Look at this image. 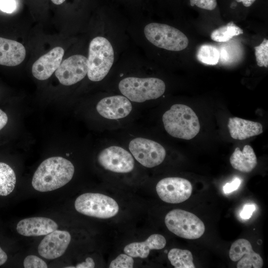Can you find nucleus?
Listing matches in <instances>:
<instances>
[{
	"instance_id": "f257e3e1",
	"label": "nucleus",
	"mask_w": 268,
	"mask_h": 268,
	"mask_svg": "<svg viewBox=\"0 0 268 268\" xmlns=\"http://www.w3.org/2000/svg\"><path fill=\"white\" fill-rule=\"evenodd\" d=\"M74 168L68 160L54 156L44 160L35 172L33 188L40 192L57 190L67 184L72 178Z\"/></svg>"
},
{
	"instance_id": "f03ea898",
	"label": "nucleus",
	"mask_w": 268,
	"mask_h": 268,
	"mask_svg": "<svg viewBox=\"0 0 268 268\" xmlns=\"http://www.w3.org/2000/svg\"><path fill=\"white\" fill-rule=\"evenodd\" d=\"M162 121L166 132L176 138L192 139L200 130L197 115L190 107L183 104L172 105L163 114Z\"/></svg>"
},
{
	"instance_id": "7ed1b4c3",
	"label": "nucleus",
	"mask_w": 268,
	"mask_h": 268,
	"mask_svg": "<svg viewBox=\"0 0 268 268\" xmlns=\"http://www.w3.org/2000/svg\"><path fill=\"white\" fill-rule=\"evenodd\" d=\"M114 62V51L105 37L97 36L90 42L87 58L88 78L92 81L102 80L107 75Z\"/></svg>"
},
{
	"instance_id": "20e7f679",
	"label": "nucleus",
	"mask_w": 268,
	"mask_h": 268,
	"mask_svg": "<svg viewBox=\"0 0 268 268\" xmlns=\"http://www.w3.org/2000/svg\"><path fill=\"white\" fill-rule=\"evenodd\" d=\"M118 87L129 100L139 103L160 97L166 89L164 82L156 77H128L121 80Z\"/></svg>"
},
{
	"instance_id": "39448f33",
	"label": "nucleus",
	"mask_w": 268,
	"mask_h": 268,
	"mask_svg": "<svg viewBox=\"0 0 268 268\" xmlns=\"http://www.w3.org/2000/svg\"><path fill=\"white\" fill-rule=\"evenodd\" d=\"M146 39L154 46L171 51H180L189 44L187 37L179 29L167 24L152 22L143 29Z\"/></svg>"
},
{
	"instance_id": "423d86ee",
	"label": "nucleus",
	"mask_w": 268,
	"mask_h": 268,
	"mask_svg": "<svg viewBox=\"0 0 268 268\" xmlns=\"http://www.w3.org/2000/svg\"><path fill=\"white\" fill-rule=\"evenodd\" d=\"M74 207L79 213L98 218H109L119 212L118 204L106 195L87 193L78 196L74 201Z\"/></svg>"
},
{
	"instance_id": "0eeeda50",
	"label": "nucleus",
	"mask_w": 268,
	"mask_h": 268,
	"mask_svg": "<svg viewBox=\"0 0 268 268\" xmlns=\"http://www.w3.org/2000/svg\"><path fill=\"white\" fill-rule=\"evenodd\" d=\"M165 223L170 231L187 239L199 238L205 231L203 222L197 215L180 209L168 212L165 217Z\"/></svg>"
},
{
	"instance_id": "6e6552de",
	"label": "nucleus",
	"mask_w": 268,
	"mask_h": 268,
	"mask_svg": "<svg viewBox=\"0 0 268 268\" xmlns=\"http://www.w3.org/2000/svg\"><path fill=\"white\" fill-rule=\"evenodd\" d=\"M129 150L142 165L152 168L160 164L166 156L165 148L159 143L147 138L137 137L132 140Z\"/></svg>"
},
{
	"instance_id": "1a4fd4ad",
	"label": "nucleus",
	"mask_w": 268,
	"mask_h": 268,
	"mask_svg": "<svg viewBox=\"0 0 268 268\" xmlns=\"http://www.w3.org/2000/svg\"><path fill=\"white\" fill-rule=\"evenodd\" d=\"M192 190V185L189 180L179 177L162 179L156 186L157 193L161 200L170 203L185 201L190 197Z\"/></svg>"
},
{
	"instance_id": "9d476101",
	"label": "nucleus",
	"mask_w": 268,
	"mask_h": 268,
	"mask_svg": "<svg viewBox=\"0 0 268 268\" xmlns=\"http://www.w3.org/2000/svg\"><path fill=\"white\" fill-rule=\"evenodd\" d=\"M98 161L104 169L116 173L130 172L134 166L130 153L117 146H111L102 150L98 156Z\"/></svg>"
},
{
	"instance_id": "9b49d317",
	"label": "nucleus",
	"mask_w": 268,
	"mask_h": 268,
	"mask_svg": "<svg viewBox=\"0 0 268 268\" xmlns=\"http://www.w3.org/2000/svg\"><path fill=\"white\" fill-rule=\"evenodd\" d=\"M87 71V58L81 55H74L61 63L55 71V75L61 84L68 86L81 80Z\"/></svg>"
},
{
	"instance_id": "f8f14e48",
	"label": "nucleus",
	"mask_w": 268,
	"mask_h": 268,
	"mask_svg": "<svg viewBox=\"0 0 268 268\" xmlns=\"http://www.w3.org/2000/svg\"><path fill=\"white\" fill-rule=\"evenodd\" d=\"M70 241L69 232L57 229L46 235L38 246V252L47 260L59 258L65 253Z\"/></svg>"
},
{
	"instance_id": "ddd939ff",
	"label": "nucleus",
	"mask_w": 268,
	"mask_h": 268,
	"mask_svg": "<svg viewBox=\"0 0 268 268\" xmlns=\"http://www.w3.org/2000/svg\"><path fill=\"white\" fill-rule=\"evenodd\" d=\"M229 256L233 262H238L237 268H261L264 262L260 255L253 250L250 242L239 239L231 245Z\"/></svg>"
},
{
	"instance_id": "4468645a",
	"label": "nucleus",
	"mask_w": 268,
	"mask_h": 268,
	"mask_svg": "<svg viewBox=\"0 0 268 268\" xmlns=\"http://www.w3.org/2000/svg\"><path fill=\"white\" fill-rule=\"evenodd\" d=\"M132 105L125 96L115 95L101 99L97 104L96 110L104 118L118 119L127 116L131 112Z\"/></svg>"
},
{
	"instance_id": "2eb2a0df",
	"label": "nucleus",
	"mask_w": 268,
	"mask_h": 268,
	"mask_svg": "<svg viewBox=\"0 0 268 268\" xmlns=\"http://www.w3.org/2000/svg\"><path fill=\"white\" fill-rule=\"evenodd\" d=\"M64 55V50L56 47L38 59L33 65V76L40 80L49 78L60 66Z\"/></svg>"
},
{
	"instance_id": "dca6fc26",
	"label": "nucleus",
	"mask_w": 268,
	"mask_h": 268,
	"mask_svg": "<svg viewBox=\"0 0 268 268\" xmlns=\"http://www.w3.org/2000/svg\"><path fill=\"white\" fill-rule=\"evenodd\" d=\"M18 234L27 237L46 235L58 229V224L54 220L45 217H33L20 220L16 225Z\"/></svg>"
},
{
	"instance_id": "f3484780",
	"label": "nucleus",
	"mask_w": 268,
	"mask_h": 268,
	"mask_svg": "<svg viewBox=\"0 0 268 268\" xmlns=\"http://www.w3.org/2000/svg\"><path fill=\"white\" fill-rule=\"evenodd\" d=\"M26 51L21 43L0 37V65L16 66L24 60Z\"/></svg>"
},
{
	"instance_id": "a211bd4d",
	"label": "nucleus",
	"mask_w": 268,
	"mask_h": 268,
	"mask_svg": "<svg viewBox=\"0 0 268 268\" xmlns=\"http://www.w3.org/2000/svg\"><path fill=\"white\" fill-rule=\"evenodd\" d=\"M166 244V240L163 236L154 234L143 242H134L126 245L124 251L133 258L144 259L148 257L151 250L162 249Z\"/></svg>"
},
{
	"instance_id": "6ab92c4d",
	"label": "nucleus",
	"mask_w": 268,
	"mask_h": 268,
	"mask_svg": "<svg viewBox=\"0 0 268 268\" xmlns=\"http://www.w3.org/2000/svg\"><path fill=\"white\" fill-rule=\"evenodd\" d=\"M228 128L231 136L238 140L259 135L263 132L261 123L238 117L229 118Z\"/></svg>"
},
{
	"instance_id": "aec40b11",
	"label": "nucleus",
	"mask_w": 268,
	"mask_h": 268,
	"mask_svg": "<svg viewBox=\"0 0 268 268\" xmlns=\"http://www.w3.org/2000/svg\"><path fill=\"white\" fill-rule=\"evenodd\" d=\"M233 168L243 173L251 172L257 164V159L253 148L249 145L244 146L242 151L236 147L230 158Z\"/></svg>"
},
{
	"instance_id": "412c9836",
	"label": "nucleus",
	"mask_w": 268,
	"mask_h": 268,
	"mask_svg": "<svg viewBox=\"0 0 268 268\" xmlns=\"http://www.w3.org/2000/svg\"><path fill=\"white\" fill-rule=\"evenodd\" d=\"M16 182V175L12 168L0 162V196L10 195L15 188Z\"/></svg>"
},
{
	"instance_id": "4be33fe9",
	"label": "nucleus",
	"mask_w": 268,
	"mask_h": 268,
	"mask_svg": "<svg viewBox=\"0 0 268 268\" xmlns=\"http://www.w3.org/2000/svg\"><path fill=\"white\" fill-rule=\"evenodd\" d=\"M168 258L175 268H195L193 257L191 251L177 248L171 249Z\"/></svg>"
},
{
	"instance_id": "5701e85b",
	"label": "nucleus",
	"mask_w": 268,
	"mask_h": 268,
	"mask_svg": "<svg viewBox=\"0 0 268 268\" xmlns=\"http://www.w3.org/2000/svg\"><path fill=\"white\" fill-rule=\"evenodd\" d=\"M243 33V30L232 21L214 30L211 33V39L217 42L228 41L234 36Z\"/></svg>"
},
{
	"instance_id": "b1692460",
	"label": "nucleus",
	"mask_w": 268,
	"mask_h": 268,
	"mask_svg": "<svg viewBox=\"0 0 268 268\" xmlns=\"http://www.w3.org/2000/svg\"><path fill=\"white\" fill-rule=\"evenodd\" d=\"M198 60L202 63L208 65H215L219 60V50L211 45H201L197 53Z\"/></svg>"
},
{
	"instance_id": "393cba45",
	"label": "nucleus",
	"mask_w": 268,
	"mask_h": 268,
	"mask_svg": "<svg viewBox=\"0 0 268 268\" xmlns=\"http://www.w3.org/2000/svg\"><path fill=\"white\" fill-rule=\"evenodd\" d=\"M257 65L260 67H268V40L265 38L258 46L255 47Z\"/></svg>"
},
{
	"instance_id": "a878e982",
	"label": "nucleus",
	"mask_w": 268,
	"mask_h": 268,
	"mask_svg": "<svg viewBox=\"0 0 268 268\" xmlns=\"http://www.w3.org/2000/svg\"><path fill=\"white\" fill-rule=\"evenodd\" d=\"M134 261L131 256L127 254H120L113 260L109 266L110 268H132Z\"/></svg>"
},
{
	"instance_id": "bb28decb",
	"label": "nucleus",
	"mask_w": 268,
	"mask_h": 268,
	"mask_svg": "<svg viewBox=\"0 0 268 268\" xmlns=\"http://www.w3.org/2000/svg\"><path fill=\"white\" fill-rule=\"evenodd\" d=\"M25 268H46L48 265L41 258L33 255L26 256L23 261Z\"/></svg>"
},
{
	"instance_id": "cd10ccee",
	"label": "nucleus",
	"mask_w": 268,
	"mask_h": 268,
	"mask_svg": "<svg viewBox=\"0 0 268 268\" xmlns=\"http://www.w3.org/2000/svg\"><path fill=\"white\" fill-rule=\"evenodd\" d=\"M190 4L193 6L197 7L208 10H212L217 6L216 0H190Z\"/></svg>"
},
{
	"instance_id": "c85d7f7f",
	"label": "nucleus",
	"mask_w": 268,
	"mask_h": 268,
	"mask_svg": "<svg viewBox=\"0 0 268 268\" xmlns=\"http://www.w3.org/2000/svg\"><path fill=\"white\" fill-rule=\"evenodd\" d=\"M17 0H0V10L7 13H12L16 10Z\"/></svg>"
},
{
	"instance_id": "c756f323",
	"label": "nucleus",
	"mask_w": 268,
	"mask_h": 268,
	"mask_svg": "<svg viewBox=\"0 0 268 268\" xmlns=\"http://www.w3.org/2000/svg\"><path fill=\"white\" fill-rule=\"evenodd\" d=\"M241 182L239 178H235L231 183H226L223 187V191L225 193H229L237 190Z\"/></svg>"
},
{
	"instance_id": "7c9ffc66",
	"label": "nucleus",
	"mask_w": 268,
	"mask_h": 268,
	"mask_svg": "<svg viewBox=\"0 0 268 268\" xmlns=\"http://www.w3.org/2000/svg\"><path fill=\"white\" fill-rule=\"evenodd\" d=\"M255 209V206L253 204H247L243 207L240 213L241 217L243 219H248L252 215Z\"/></svg>"
},
{
	"instance_id": "2f4dec72",
	"label": "nucleus",
	"mask_w": 268,
	"mask_h": 268,
	"mask_svg": "<svg viewBox=\"0 0 268 268\" xmlns=\"http://www.w3.org/2000/svg\"><path fill=\"white\" fill-rule=\"evenodd\" d=\"M95 263L92 258L88 257L85 259L84 262L78 264L76 267V268H93L95 267Z\"/></svg>"
},
{
	"instance_id": "473e14b6",
	"label": "nucleus",
	"mask_w": 268,
	"mask_h": 268,
	"mask_svg": "<svg viewBox=\"0 0 268 268\" xmlns=\"http://www.w3.org/2000/svg\"><path fill=\"white\" fill-rule=\"evenodd\" d=\"M8 121L6 114L0 109V131L6 125Z\"/></svg>"
},
{
	"instance_id": "72a5a7b5",
	"label": "nucleus",
	"mask_w": 268,
	"mask_h": 268,
	"mask_svg": "<svg viewBox=\"0 0 268 268\" xmlns=\"http://www.w3.org/2000/svg\"><path fill=\"white\" fill-rule=\"evenodd\" d=\"M219 59L224 62L228 61L229 59V55L224 48H221L219 51Z\"/></svg>"
},
{
	"instance_id": "f704fd0d",
	"label": "nucleus",
	"mask_w": 268,
	"mask_h": 268,
	"mask_svg": "<svg viewBox=\"0 0 268 268\" xmlns=\"http://www.w3.org/2000/svg\"><path fill=\"white\" fill-rule=\"evenodd\" d=\"M6 253L0 247V266L3 265L7 260Z\"/></svg>"
},
{
	"instance_id": "c9c22d12",
	"label": "nucleus",
	"mask_w": 268,
	"mask_h": 268,
	"mask_svg": "<svg viewBox=\"0 0 268 268\" xmlns=\"http://www.w3.org/2000/svg\"><path fill=\"white\" fill-rule=\"evenodd\" d=\"M238 2H242L245 7L250 6L256 0H235Z\"/></svg>"
},
{
	"instance_id": "e433bc0d",
	"label": "nucleus",
	"mask_w": 268,
	"mask_h": 268,
	"mask_svg": "<svg viewBox=\"0 0 268 268\" xmlns=\"http://www.w3.org/2000/svg\"><path fill=\"white\" fill-rule=\"evenodd\" d=\"M66 0H51L55 4L59 5L63 3Z\"/></svg>"
}]
</instances>
